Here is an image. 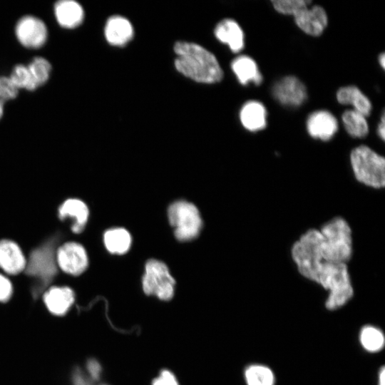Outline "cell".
<instances>
[{"label":"cell","mask_w":385,"mask_h":385,"mask_svg":"<svg viewBox=\"0 0 385 385\" xmlns=\"http://www.w3.org/2000/svg\"><path fill=\"white\" fill-rule=\"evenodd\" d=\"M291 256L302 277L328 292L324 302L328 311L338 310L352 299L354 290L346 263L323 260L314 244L309 240L296 241Z\"/></svg>","instance_id":"6da1fadb"},{"label":"cell","mask_w":385,"mask_h":385,"mask_svg":"<svg viewBox=\"0 0 385 385\" xmlns=\"http://www.w3.org/2000/svg\"><path fill=\"white\" fill-rule=\"evenodd\" d=\"M175 66L185 76L199 83H215L223 78L222 68L215 55L192 42L175 43Z\"/></svg>","instance_id":"7a4b0ae2"},{"label":"cell","mask_w":385,"mask_h":385,"mask_svg":"<svg viewBox=\"0 0 385 385\" xmlns=\"http://www.w3.org/2000/svg\"><path fill=\"white\" fill-rule=\"evenodd\" d=\"M317 247L323 260L346 263L353 252L352 232L346 220L336 217L317 229Z\"/></svg>","instance_id":"3957f363"},{"label":"cell","mask_w":385,"mask_h":385,"mask_svg":"<svg viewBox=\"0 0 385 385\" xmlns=\"http://www.w3.org/2000/svg\"><path fill=\"white\" fill-rule=\"evenodd\" d=\"M350 163L356 180L371 188L385 185V158L367 145L354 148L350 153Z\"/></svg>","instance_id":"277c9868"},{"label":"cell","mask_w":385,"mask_h":385,"mask_svg":"<svg viewBox=\"0 0 385 385\" xmlns=\"http://www.w3.org/2000/svg\"><path fill=\"white\" fill-rule=\"evenodd\" d=\"M168 217L177 240L182 242L194 240L200 234L202 220L197 207L185 200H178L168 207Z\"/></svg>","instance_id":"5b68a950"},{"label":"cell","mask_w":385,"mask_h":385,"mask_svg":"<svg viewBox=\"0 0 385 385\" xmlns=\"http://www.w3.org/2000/svg\"><path fill=\"white\" fill-rule=\"evenodd\" d=\"M175 286V279L163 262L155 259L146 262L142 278V288L145 294L169 301L174 296Z\"/></svg>","instance_id":"8992f818"},{"label":"cell","mask_w":385,"mask_h":385,"mask_svg":"<svg viewBox=\"0 0 385 385\" xmlns=\"http://www.w3.org/2000/svg\"><path fill=\"white\" fill-rule=\"evenodd\" d=\"M54 245L51 242L36 248L26 261L25 270L28 274L37 278L44 285L56 273Z\"/></svg>","instance_id":"52a82bcc"},{"label":"cell","mask_w":385,"mask_h":385,"mask_svg":"<svg viewBox=\"0 0 385 385\" xmlns=\"http://www.w3.org/2000/svg\"><path fill=\"white\" fill-rule=\"evenodd\" d=\"M15 34L19 43L28 48L42 47L48 38V30L44 22L33 16L21 18L16 25Z\"/></svg>","instance_id":"ba28073f"},{"label":"cell","mask_w":385,"mask_h":385,"mask_svg":"<svg viewBox=\"0 0 385 385\" xmlns=\"http://www.w3.org/2000/svg\"><path fill=\"white\" fill-rule=\"evenodd\" d=\"M272 93L279 103L289 107L301 106L307 98L305 85L294 76H286L277 81Z\"/></svg>","instance_id":"9c48e42d"},{"label":"cell","mask_w":385,"mask_h":385,"mask_svg":"<svg viewBox=\"0 0 385 385\" xmlns=\"http://www.w3.org/2000/svg\"><path fill=\"white\" fill-rule=\"evenodd\" d=\"M56 263L65 272L78 275L88 267V255L84 247L76 242H67L61 246L56 254Z\"/></svg>","instance_id":"30bf717a"},{"label":"cell","mask_w":385,"mask_h":385,"mask_svg":"<svg viewBox=\"0 0 385 385\" xmlns=\"http://www.w3.org/2000/svg\"><path fill=\"white\" fill-rule=\"evenodd\" d=\"M309 135L322 141L331 140L338 130L337 118L326 110L316 111L308 116L306 122Z\"/></svg>","instance_id":"8fae6325"},{"label":"cell","mask_w":385,"mask_h":385,"mask_svg":"<svg viewBox=\"0 0 385 385\" xmlns=\"http://www.w3.org/2000/svg\"><path fill=\"white\" fill-rule=\"evenodd\" d=\"M297 26L304 33L317 36L321 35L328 24L325 9L319 5L307 6L294 16Z\"/></svg>","instance_id":"7c38bea8"},{"label":"cell","mask_w":385,"mask_h":385,"mask_svg":"<svg viewBox=\"0 0 385 385\" xmlns=\"http://www.w3.org/2000/svg\"><path fill=\"white\" fill-rule=\"evenodd\" d=\"M104 34L111 45L123 46L133 38V28L126 18L116 15L107 20Z\"/></svg>","instance_id":"4fadbf2b"},{"label":"cell","mask_w":385,"mask_h":385,"mask_svg":"<svg viewBox=\"0 0 385 385\" xmlns=\"http://www.w3.org/2000/svg\"><path fill=\"white\" fill-rule=\"evenodd\" d=\"M215 35L220 41L226 43L232 52H240L245 46L244 32L238 23L232 19L220 21L215 29Z\"/></svg>","instance_id":"5bb4252c"},{"label":"cell","mask_w":385,"mask_h":385,"mask_svg":"<svg viewBox=\"0 0 385 385\" xmlns=\"http://www.w3.org/2000/svg\"><path fill=\"white\" fill-rule=\"evenodd\" d=\"M267 112L264 104L258 101L244 103L240 111V120L243 127L251 132L262 130L267 126Z\"/></svg>","instance_id":"9a60e30c"},{"label":"cell","mask_w":385,"mask_h":385,"mask_svg":"<svg viewBox=\"0 0 385 385\" xmlns=\"http://www.w3.org/2000/svg\"><path fill=\"white\" fill-rule=\"evenodd\" d=\"M26 260L20 247L13 241H0V267L6 272L16 274L25 270Z\"/></svg>","instance_id":"2e32d148"},{"label":"cell","mask_w":385,"mask_h":385,"mask_svg":"<svg viewBox=\"0 0 385 385\" xmlns=\"http://www.w3.org/2000/svg\"><path fill=\"white\" fill-rule=\"evenodd\" d=\"M56 19L66 29H74L83 21L84 11L81 4L72 0H61L54 5Z\"/></svg>","instance_id":"e0dca14e"},{"label":"cell","mask_w":385,"mask_h":385,"mask_svg":"<svg viewBox=\"0 0 385 385\" xmlns=\"http://www.w3.org/2000/svg\"><path fill=\"white\" fill-rule=\"evenodd\" d=\"M231 68L242 85L253 83L258 86L263 81L257 63L249 56L242 55L236 57L231 63Z\"/></svg>","instance_id":"ac0fdd59"},{"label":"cell","mask_w":385,"mask_h":385,"mask_svg":"<svg viewBox=\"0 0 385 385\" xmlns=\"http://www.w3.org/2000/svg\"><path fill=\"white\" fill-rule=\"evenodd\" d=\"M43 300L51 313L62 315L67 312L73 303L74 294L67 287H53L44 294Z\"/></svg>","instance_id":"d6986e66"},{"label":"cell","mask_w":385,"mask_h":385,"mask_svg":"<svg viewBox=\"0 0 385 385\" xmlns=\"http://www.w3.org/2000/svg\"><path fill=\"white\" fill-rule=\"evenodd\" d=\"M337 99L342 105H351L354 110L366 117L369 115L372 106L369 98L356 86H346L339 88Z\"/></svg>","instance_id":"ffe728a7"},{"label":"cell","mask_w":385,"mask_h":385,"mask_svg":"<svg viewBox=\"0 0 385 385\" xmlns=\"http://www.w3.org/2000/svg\"><path fill=\"white\" fill-rule=\"evenodd\" d=\"M58 214L61 219L72 217L74 224L71 229L73 232L79 233L83 231L88 218V208L87 205L78 199H68L60 207Z\"/></svg>","instance_id":"44dd1931"},{"label":"cell","mask_w":385,"mask_h":385,"mask_svg":"<svg viewBox=\"0 0 385 385\" xmlns=\"http://www.w3.org/2000/svg\"><path fill=\"white\" fill-rule=\"evenodd\" d=\"M103 242L109 252L120 255L129 250L132 243V237L125 228L115 227L105 232Z\"/></svg>","instance_id":"7402d4cb"},{"label":"cell","mask_w":385,"mask_h":385,"mask_svg":"<svg viewBox=\"0 0 385 385\" xmlns=\"http://www.w3.org/2000/svg\"><path fill=\"white\" fill-rule=\"evenodd\" d=\"M359 342L361 346L366 352L376 354L384 349L385 335L379 327L371 324H366L359 330Z\"/></svg>","instance_id":"603a6c76"},{"label":"cell","mask_w":385,"mask_h":385,"mask_svg":"<svg viewBox=\"0 0 385 385\" xmlns=\"http://www.w3.org/2000/svg\"><path fill=\"white\" fill-rule=\"evenodd\" d=\"M246 385H275L276 376L268 366L260 363L247 365L243 371Z\"/></svg>","instance_id":"cb8c5ba5"},{"label":"cell","mask_w":385,"mask_h":385,"mask_svg":"<svg viewBox=\"0 0 385 385\" xmlns=\"http://www.w3.org/2000/svg\"><path fill=\"white\" fill-rule=\"evenodd\" d=\"M342 120L346 132L351 137L362 138L369 133L366 116L354 109L345 111L342 113Z\"/></svg>","instance_id":"d4e9b609"},{"label":"cell","mask_w":385,"mask_h":385,"mask_svg":"<svg viewBox=\"0 0 385 385\" xmlns=\"http://www.w3.org/2000/svg\"><path fill=\"white\" fill-rule=\"evenodd\" d=\"M27 67L37 88L48 81L51 71V66L48 60L43 57H36Z\"/></svg>","instance_id":"484cf974"},{"label":"cell","mask_w":385,"mask_h":385,"mask_svg":"<svg viewBox=\"0 0 385 385\" xmlns=\"http://www.w3.org/2000/svg\"><path fill=\"white\" fill-rule=\"evenodd\" d=\"M9 78L18 90L24 88L32 91L37 88L27 66L16 65Z\"/></svg>","instance_id":"4316f807"},{"label":"cell","mask_w":385,"mask_h":385,"mask_svg":"<svg viewBox=\"0 0 385 385\" xmlns=\"http://www.w3.org/2000/svg\"><path fill=\"white\" fill-rule=\"evenodd\" d=\"M272 4L274 9L283 14L294 16L311 4L308 0H274Z\"/></svg>","instance_id":"83f0119b"},{"label":"cell","mask_w":385,"mask_h":385,"mask_svg":"<svg viewBox=\"0 0 385 385\" xmlns=\"http://www.w3.org/2000/svg\"><path fill=\"white\" fill-rule=\"evenodd\" d=\"M19 90L13 85L9 77L0 76V119L4 114L5 103L14 99Z\"/></svg>","instance_id":"f1b7e54d"},{"label":"cell","mask_w":385,"mask_h":385,"mask_svg":"<svg viewBox=\"0 0 385 385\" xmlns=\"http://www.w3.org/2000/svg\"><path fill=\"white\" fill-rule=\"evenodd\" d=\"M151 385H180V384L171 371L163 369L153 380Z\"/></svg>","instance_id":"f546056e"},{"label":"cell","mask_w":385,"mask_h":385,"mask_svg":"<svg viewBox=\"0 0 385 385\" xmlns=\"http://www.w3.org/2000/svg\"><path fill=\"white\" fill-rule=\"evenodd\" d=\"M12 294V286L10 281L0 274V302H6Z\"/></svg>","instance_id":"4dcf8cb0"},{"label":"cell","mask_w":385,"mask_h":385,"mask_svg":"<svg viewBox=\"0 0 385 385\" xmlns=\"http://www.w3.org/2000/svg\"><path fill=\"white\" fill-rule=\"evenodd\" d=\"M87 368H88V371H89L91 374V378L93 380H97L99 379L100 374L101 371V368L99 363L97 361L94 359L89 360L87 364Z\"/></svg>","instance_id":"1f68e13d"},{"label":"cell","mask_w":385,"mask_h":385,"mask_svg":"<svg viewBox=\"0 0 385 385\" xmlns=\"http://www.w3.org/2000/svg\"><path fill=\"white\" fill-rule=\"evenodd\" d=\"M384 112L382 113L381 120L377 126V134L379 137L384 141L385 140V116Z\"/></svg>","instance_id":"d6a6232c"},{"label":"cell","mask_w":385,"mask_h":385,"mask_svg":"<svg viewBox=\"0 0 385 385\" xmlns=\"http://www.w3.org/2000/svg\"><path fill=\"white\" fill-rule=\"evenodd\" d=\"M377 385H385V367L381 366L377 374Z\"/></svg>","instance_id":"836d02e7"},{"label":"cell","mask_w":385,"mask_h":385,"mask_svg":"<svg viewBox=\"0 0 385 385\" xmlns=\"http://www.w3.org/2000/svg\"><path fill=\"white\" fill-rule=\"evenodd\" d=\"M379 63L380 66H381V68L383 69H384V68H385V55H384V53H381L379 56Z\"/></svg>","instance_id":"e575fe53"},{"label":"cell","mask_w":385,"mask_h":385,"mask_svg":"<svg viewBox=\"0 0 385 385\" xmlns=\"http://www.w3.org/2000/svg\"><path fill=\"white\" fill-rule=\"evenodd\" d=\"M103 385H106V384H103Z\"/></svg>","instance_id":"d590c367"}]
</instances>
